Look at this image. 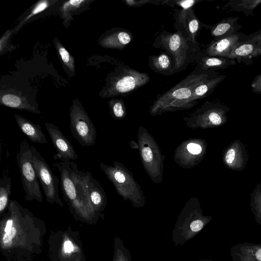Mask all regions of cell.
<instances>
[{
	"label": "cell",
	"instance_id": "1",
	"mask_svg": "<svg viewBox=\"0 0 261 261\" xmlns=\"http://www.w3.org/2000/svg\"><path fill=\"white\" fill-rule=\"evenodd\" d=\"M219 74L220 73L217 71L196 68L175 86L159 95L154 101L150 111L154 114L158 112L190 108V99L194 88Z\"/></svg>",
	"mask_w": 261,
	"mask_h": 261
},
{
	"label": "cell",
	"instance_id": "2",
	"mask_svg": "<svg viewBox=\"0 0 261 261\" xmlns=\"http://www.w3.org/2000/svg\"><path fill=\"white\" fill-rule=\"evenodd\" d=\"M53 165L59 172L63 196L70 207L82 215L93 214L83 171L78 169L74 161L60 162Z\"/></svg>",
	"mask_w": 261,
	"mask_h": 261
},
{
	"label": "cell",
	"instance_id": "3",
	"mask_svg": "<svg viewBox=\"0 0 261 261\" xmlns=\"http://www.w3.org/2000/svg\"><path fill=\"white\" fill-rule=\"evenodd\" d=\"M212 218L211 216L203 215L199 204H187L173 227L172 240L174 246H182L195 237L208 224Z\"/></svg>",
	"mask_w": 261,
	"mask_h": 261
},
{
	"label": "cell",
	"instance_id": "4",
	"mask_svg": "<svg viewBox=\"0 0 261 261\" xmlns=\"http://www.w3.org/2000/svg\"><path fill=\"white\" fill-rule=\"evenodd\" d=\"M18 165L25 198L28 201L34 199L42 202L43 195L41 191L40 182L34 166L31 146L25 139L20 144L16 154Z\"/></svg>",
	"mask_w": 261,
	"mask_h": 261
},
{
	"label": "cell",
	"instance_id": "5",
	"mask_svg": "<svg viewBox=\"0 0 261 261\" xmlns=\"http://www.w3.org/2000/svg\"><path fill=\"white\" fill-rule=\"evenodd\" d=\"M149 81L150 77L147 73L121 65L111 74L105 94L108 97L124 96L145 86Z\"/></svg>",
	"mask_w": 261,
	"mask_h": 261
},
{
	"label": "cell",
	"instance_id": "6",
	"mask_svg": "<svg viewBox=\"0 0 261 261\" xmlns=\"http://www.w3.org/2000/svg\"><path fill=\"white\" fill-rule=\"evenodd\" d=\"M71 133L84 147L93 146L96 143V129L82 106L74 101L70 110Z\"/></svg>",
	"mask_w": 261,
	"mask_h": 261
},
{
	"label": "cell",
	"instance_id": "7",
	"mask_svg": "<svg viewBox=\"0 0 261 261\" xmlns=\"http://www.w3.org/2000/svg\"><path fill=\"white\" fill-rule=\"evenodd\" d=\"M34 166L47 202L56 203L63 206L59 193V178L53 173L39 152L33 146H31Z\"/></svg>",
	"mask_w": 261,
	"mask_h": 261
},
{
	"label": "cell",
	"instance_id": "8",
	"mask_svg": "<svg viewBox=\"0 0 261 261\" xmlns=\"http://www.w3.org/2000/svg\"><path fill=\"white\" fill-rule=\"evenodd\" d=\"M160 38L162 46L174 59L173 74L185 68L188 47L187 41L182 34L179 32L163 34Z\"/></svg>",
	"mask_w": 261,
	"mask_h": 261
},
{
	"label": "cell",
	"instance_id": "9",
	"mask_svg": "<svg viewBox=\"0 0 261 261\" xmlns=\"http://www.w3.org/2000/svg\"><path fill=\"white\" fill-rule=\"evenodd\" d=\"M261 56V29L246 35L234 48L228 58L246 65L253 64V59Z\"/></svg>",
	"mask_w": 261,
	"mask_h": 261
},
{
	"label": "cell",
	"instance_id": "10",
	"mask_svg": "<svg viewBox=\"0 0 261 261\" xmlns=\"http://www.w3.org/2000/svg\"><path fill=\"white\" fill-rule=\"evenodd\" d=\"M45 126L57 150V153L53 156L54 159L64 162L77 160L79 157L73 145L59 127L49 122H45Z\"/></svg>",
	"mask_w": 261,
	"mask_h": 261
},
{
	"label": "cell",
	"instance_id": "11",
	"mask_svg": "<svg viewBox=\"0 0 261 261\" xmlns=\"http://www.w3.org/2000/svg\"><path fill=\"white\" fill-rule=\"evenodd\" d=\"M229 109L219 101H206L197 111L194 117L204 123L218 126L224 123L226 120V113Z\"/></svg>",
	"mask_w": 261,
	"mask_h": 261
},
{
	"label": "cell",
	"instance_id": "12",
	"mask_svg": "<svg viewBox=\"0 0 261 261\" xmlns=\"http://www.w3.org/2000/svg\"><path fill=\"white\" fill-rule=\"evenodd\" d=\"M246 35L238 32L232 35L214 39L204 50V54L208 56L227 58L237 45L246 38Z\"/></svg>",
	"mask_w": 261,
	"mask_h": 261
},
{
	"label": "cell",
	"instance_id": "13",
	"mask_svg": "<svg viewBox=\"0 0 261 261\" xmlns=\"http://www.w3.org/2000/svg\"><path fill=\"white\" fill-rule=\"evenodd\" d=\"M89 200L94 211L103 209L106 204V193L98 181L94 178L91 172L83 171Z\"/></svg>",
	"mask_w": 261,
	"mask_h": 261
},
{
	"label": "cell",
	"instance_id": "14",
	"mask_svg": "<svg viewBox=\"0 0 261 261\" xmlns=\"http://www.w3.org/2000/svg\"><path fill=\"white\" fill-rule=\"evenodd\" d=\"M230 252L233 261H261V244H237L230 248Z\"/></svg>",
	"mask_w": 261,
	"mask_h": 261
},
{
	"label": "cell",
	"instance_id": "15",
	"mask_svg": "<svg viewBox=\"0 0 261 261\" xmlns=\"http://www.w3.org/2000/svg\"><path fill=\"white\" fill-rule=\"evenodd\" d=\"M14 117L20 130L32 142L39 144L47 143V140L41 125L36 124L18 114H15Z\"/></svg>",
	"mask_w": 261,
	"mask_h": 261
},
{
	"label": "cell",
	"instance_id": "16",
	"mask_svg": "<svg viewBox=\"0 0 261 261\" xmlns=\"http://www.w3.org/2000/svg\"><path fill=\"white\" fill-rule=\"evenodd\" d=\"M246 153L243 144L239 141H234L226 149L224 162L229 168L233 170H241L246 164Z\"/></svg>",
	"mask_w": 261,
	"mask_h": 261
},
{
	"label": "cell",
	"instance_id": "17",
	"mask_svg": "<svg viewBox=\"0 0 261 261\" xmlns=\"http://www.w3.org/2000/svg\"><path fill=\"white\" fill-rule=\"evenodd\" d=\"M133 39V35L129 30L118 28L109 33L101 40V45L105 48L122 49Z\"/></svg>",
	"mask_w": 261,
	"mask_h": 261
},
{
	"label": "cell",
	"instance_id": "18",
	"mask_svg": "<svg viewBox=\"0 0 261 261\" xmlns=\"http://www.w3.org/2000/svg\"><path fill=\"white\" fill-rule=\"evenodd\" d=\"M240 17L225 18L211 26H208L214 39L229 36L239 32L242 25L238 23Z\"/></svg>",
	"mask_w": 261,
	"mask_h": 261
},
{
	"label": "cell",
	"instance_id": "19",
	"mask_svg": "<svg viewBox=\"0 0 261 261\" xmlns=\"http://www.w3.org/2000/svg\"><path fill=\"white\" fill-rule=\"evenodd\" d=\"M226 75L219 74L211 78L196 87L190 99L191 107L197 103V100L211 95L215 89L226 78Z\"/></svg>",
	"mask_w": 261,
	"mask_h": 261
},
{
	"label": "cell",
	"instance_id": "20",
	"mask_svg": "<svg viewBox=\"0 0 261 261\" xmlns=\"http://www.w3.org/2000/svg\"><path fill=\"white\" fill-rule=\"evenodd\" d=\"M197 68L216 71L219 69H225L231 66L235 65L237 61L234 59L215 56H204L197 61Z\"/></svg>",
	"mask_w": 261,
	"mask_h": 261
},
{
	"label": "cell",
	"instance_id": "21",
	"mask_svg": "<svg viewBox=\"0 0 261 261\" xmlns=\"http://www.w3.org/2000/svg\"><path fill=\"white\" fill-rule=\"evenodd\" d=\"M148 61L150 68L154 71L167 75L173 74L174 59L169 53H164L156 56H150Z\"/></svg>",
	"mask_w": 261,
	"mask_h": 261
},
{
	"label": "cell",
	"instance_id": "22",
	"mask_svg": "<svg viewBox=\"0 0 261 261\" xmlns=\"http://www.w3.org/2000/svg\"><path fill=\"white\" fill-rule=\"evenodd\" d=\"M261 4V0H231L222 7L226 11L243 13L246 16H254L253 10Z\"/></svg>",
	"mask_w": 261,
	"mask_h": 261
},
{
	"label": "cell",
	"instance_id": "23",
	"mask_svg": "<svg viewBox=\"0 0 261 261\" xmlns=\"http://www.w3.org/2000/svg\"><path fill=\"white\" fill-rule=\"evenodd\" d=\"M1 102L2 105L12 108L25 110L38 114H40L36 105H32L31 102L15 95L8 94L2 96Z\"/></svg>",
	"mask_w": 261,
	"mask_h": 261
},
{
	"label": "cell",
	"instance_id": "24",
	"mask_svg": "<svg viewBox=\"0 0 261 261\" xmlns=\"http://www.w3.org/2000/svg\"><path fill=\"white\" fill-rule=\"evenodd\" d=\"M12 180L7 174H3L0 180V213L7 206L11 194Z\"/></svg>",
	"mask_w": 261,
	"mask_h": 261
},
{
	"label": "cell",
	"instance_id": "25",
	"mask_svg": "<svg viewBox=\"0 0 261 261\" xmlns=\"http://www.w3.org/2000/svg\"><path fill=\"white\" fill-rule=\"evenodd\" d=\"M250 206L255 221L261 226V182L251 194Z\"/></svg>",
	"mask_w": 261,
	"mask_h": 261
},
{
	"label": "cell",
	"instance_id": "26",
	"mask_svg": "<svg viewBox=\"0 0 261 261\" xmlns=\"http://www.w3.org/2000/svg\"><path fill=\"white\" fill-rule=\"evenodd\" d=\"M113 261H132L129 249L124 245L123 241L116 238L115 240V251Z\"/></svg>",
	"mask_w": 261,
	"mask_h": 261
},
{
	"label": "cell",
	"instance_id": "27",
	"mask_svg": "<svg viewBox=\"0 0 261 261\" xmlns=\"http://www.w3.org/2000/svg\"><path fill=\"white\" fill-rule=\"evenodd\" d=\"M187 21L189 37L193 42H195V38L200 30V23L194 13L193 8L188 15Z\"/></svg>",
	"mask_w": 261,
	"mask_h": 261
},
{
	"label": "cell",
	"instance_id": "28",
	"mask_svg": "<svg viewBox=\"0 0 261 261\" xmlns=\"http://www.w3.org/2000/svg\"><path fill=\"white\" fill-rule=\"evenodd\" d=\"M111 113L113 117L121 119L125 115V107L124 101L120 99H113L109 102Z\"/></svg>",
	"mask_w": 261,
	"mask_h": 261
},
{
	"label": "cell",
	"instance_id": "29",
	"mask_svg": "<svg viewBox=\"0 0 261 261\" xmlns=\"http://www.w3.org/2000/svg\"><path fill=\"white\" fill-rule=\"evenodd\" d=\"M49 2L46 0L41 1L38 2L30 12V14L27 15L20 23L18 27L16 29V31H17L25 21L28 20L34 15L45 10L49 6Z\"/></svg>",
	"mask_w": 261,
	"mask_h": 261
},
{
	"label": "cell",
	"instance_id": "30",
	"mask_svg": "<svg viewBox=\"0 0 261 261\" xmlns=\"http://www.w3.org/2000/svg\"><path fill=\"white\" fill-rule=\"evenodd\" d=\"M57 47L59 54L64 64L71 70L74 71V59L71 57L68 51L62 45L59 43L57 44Z\"/></svg>",
	"mask_w": 261,
	"mask_h": 261
},
{
	"label": "cell",
	"instance_id": "31",
	"mask_svg": "<svg viewBox=\"0 0 261 261\" xmlns=\"http://www.w3.org/2000/svg\"><path fill=\"white\" fill-rule=\"evenodd\" d=\"M85 2L84 0H70L67 1L62 6V12H67L75 8H77L81 4Z\"/></svg>",
	"mask_w": 261,
	"mask_h": 261
},
{
	"label": "cell",
	"instance_id": "32",
	"mask_svg": "<svg viewBox=\"0 0 261 261\" xmlns=\"http://www.w3.org/2000/svg\"><path fill=\"white\" fill-rule=\"evenodd\" d=\"M251 87L253 92L261 94V72L254 77Z\"/></svg>",
	"mask_w": 261,
	"mask_h": 261
},
{
	"label": "cell",
	"instance_id": "33",
	"mask_svg": "<svg viewBox=\"0 0 261 261\" xmlns=\"http://www.w3.org/2000/svg\"><path fill=\"white\" fill-rule=\"evenodd\" d=\"M175 4L179 6L182 9H190L195 3L198 2L195 0L177 1H174Z\"/></svg>",
	"mask_w": 261,
	"mask_h": 261
},
{
	"label": "cell",
	"instance_id": "34",
	"mask_svg": "<svg viewBox=\"0 0 261 261\" xmlns=\"http://www.w3.org/2000/svg\"><path fill=\"white\" fill-rule=\"evenodd\" d=\"M155 1L151 2L148 0H141V1H134V0H126L124 2L126 5L133 7H139L145 4L149 3H153Z\"/></svg>",
	"mask_w": 261,
	"mask_h": 261
},
{
	"label": "cell",
	"instance_id": "35",
	"mask_svg": "<svg viewBox=\"0 0 261 261\" xmlns=\"http://www.w3.org/2000/svg\"><path fill=\"white\" fill-rule=\"evenodd\" d=\"M16 233V229L15 227H12L11 229L4 234L3 238V242L4 243H8L11 242L14 238Z\"/></svg>",
	"mask_w": 261,
	"mask_h": 261
},
{
	"label": "cell",
	"instance_id": "36",
	"mask_svg": "<svg viewBox=\"0 0 261 261\" xmlns=\"http://www.w3.org/2000/svg\"><path fill=\"white\" fill-rule=\"evenodd\" d=\"M188 150L192 154H198L201 152L202 147L197 144L191 143L187 146Z\"/></svg>",
	"mask_w": 261,
	"mask_h": 261
},
{
	"label": "cell",
	"instance_id": "37",
	"mask_svg": "<svg viewBox=\"0 0 261 261\" xmlns=\"http://www.w3.org/2000/svg\"><path fill=\"white\" fill-rule=\"evenodd\" d=\"M64 250L67 253L72 252L74 249V247L70 241L67 240L65 242L64 245Z\"/></svg>",
	"mask_w": 261,
	"mask_h": 261
},
{
	"label": "cell",
	"instance_id": "38",
	"mask_svg": "<svg viewBox=\"0 0 261 261\" xmlns=\"http://www.w3.org/2000/svg\"><path fill=\"white\" fill-rule=\"evenodd\" d=\"M13 220L12 219H8L6 222V226L4 229L5 232H9L12 228V226L13 225Z\"/></svg>",
	"mask_w": 261,
	"mask_h": 261
},
{
	"label": "cell",
	"instance_id": "39",
	"mask_svg": "<svg viewBox=\"0 0 261 261\" xmlns=\"http://www.w3.org/2000/svg\"><path fill=\"white\" fill-rule=\"evenodd\" d=\"M196 261H214V260L206 259H201V260H196Z\"/></svg>",
	"mask_w": 261,
	"mask_h": 261
}]
</instances>
